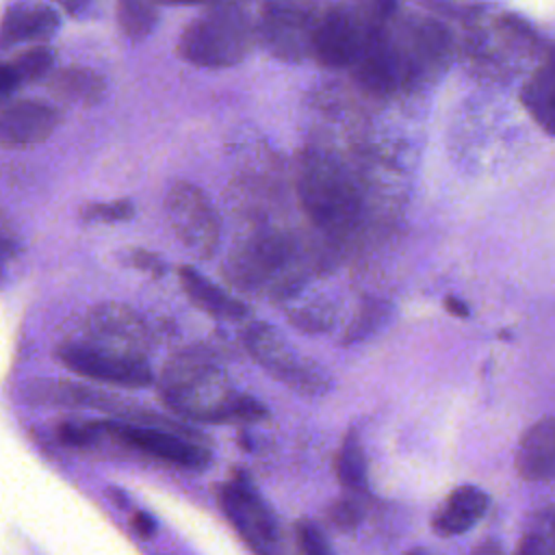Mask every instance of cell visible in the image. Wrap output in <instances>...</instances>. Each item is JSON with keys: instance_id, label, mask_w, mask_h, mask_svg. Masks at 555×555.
Wrapping results in <instances>:
<instances>
[{"instance_id": "obj_30", "label": "cell", "mask_w": 555, "mask_h": 555, "mask_svg": "<svg viewBox=\"0 0 555 555\" xmlns=\"http://www.w3.org/2000/svg\"><path fill=\"white\" fill-rule=\"evenodd\" d=\"M542 548H544L542 540L535 533H527L520 540V544L516 548V555H542Z\"/></svg>"}, {"instance_id": "obj_12", "label": "cell", "mask_w": 555, "mask_h": 555, "mask_svg": "<svg viewBox=\"0 0 555 555\" xmlns=\"http://www.w3.org/2000/svg\"><path fill=\"white\" fill-rule=\"evenodd\" d=\"M293 256L295 249L282 236H260L241 245L238 251L232 256V280L245 288L273 284L278 280L275 275H286Z\"/></svg>"}, {"instance_id": "obj_34", "label": "cell", "mask_w": 555, "mask_h": 555, "mask_svg": "<svg viewBox=\"0 0 555 555\" xmlns=\"http://www.w3.org/2000/svg\"><path fill=\"white\" fill-rule=\"evenodd\" d=\"M551 535H553V548H555V516H553V522H551Z\"/></svg>"}, {"instance_id": "obj_13", "label": "cell", "mask_w": 555, "mask_h": 555, "mask_svg": "<svg viewBox=\"0 0 555 555\" xmlns=\"http://www.w3.org/2000/svg\"><path fill=\"white\" fill-rule=\"evenodd\" d=\"M89 340L87 345L124 353V356H143L145 327L141 319L126 306L104 304L89 314L87 321Z\"/></svg>"}, {"instance_id": "obj_11", "label": "cell", "mask_w": 555, "mask_h": 555, "mask_svg": "<svg viewBox=\"0 0 555 555\" xmlns=\"http://www.w3.org/2000/svg\"><path fill=\"white\" fill-rule=\"evenodd\" d=\"M59 360L80 377L128 386V388H143L154 382V373L145 358L139 356H124L106 349L91 347L87 343H69L59 347Z\"/></svg>"}, {"instance_id": "obj_4", "label": "cell", "mask_w": 555, "mask_h": 555, "mask_svg": "<svg viewBox=\"0 0 555 555\" xmlns=\"http://www.w3.org/2000/svg\"><path fill=\"white\" fill-rule=\"evenodd\" d=\"M399 7L392 2H338L323 7L312 56L325 67H356Z\"/></svg>"}, {"instance_id": "obj_22", "label": "cell", "mask_w": 555, "mask_h": 555, "mask_svg": "<svg viewBox=\"0 0 555 555\" xmlns=\"http://www.w3.org/2000/svg\"><path fill=\"white\" fill-rule=\"evenodd\" d=\"M117 26L130 41H143L158 22V9L152 2L124 0L117 4Z\"/></svg>"}, {"instance_id": "obj_33", "label": "cell", "mask_w": 555, "mask_h": 555, "mask_svg": "<svg viewBox=\"0 0 555 555\" xmlns=\"http://www.w3.org/2000/svg\"><path fill=\"white\" fill-rule=\"evenodd\" d=\"M108 492H111L108 496H111V499H113V501H115L119 507H121V505H128V499L124 496V492H119V490H115V488H111Z\"/></svg>"}, {"instance_id": "obj_3", "label": "cell", "mask_w": 555, "mask_h": 555, "mask_svg": "<svg viewBox=\"0 0 555 555\" xmlns=\"http://www.w3.org/2000/svg\"><path fill=\"white\" fill-rule=\"evenodd\" d=\"M258 24L243 4H210L180 33L176 54L195 67H230L254 48Z\"/></svg>"}, {"instance_id": "obj_28", "label": "cell", "mask_w": 555, "mask_h": 555, "mask_svg": "<svg viewBox=\"0 0 555 555\" xmlns=\"http://www.w3.org/2000/svg\"><path fill=\"white\" fill-rule=\"evenodd\" d=\"M382 304L379 301H375V306H373V310H360V314L356 317V321H353V325L349 327V336H347V340H358V338H362L366 332H371V327L375 325V323H371V319H377V321H382Z\"/></svg>"}, {"instance_id": "obj_21", "label": "cell", "mask_w": 555, "mask_h": 555, "mask_svg": "<svg viewBox=\"0 0 555 555\" xmlns=\"http://www.w3.org/2000/svg\"><path fill=\"white\" fill-rule=\"evenodd\" d=\"M334 473H336V479L340 481V486L345 490H349L351 494L362 496L369 492L366 455L362 451V444H360L356 431H349L343 438L340 449L334 457Z\"/></svg>"}, {"instance_id": "obj_8", "label": "cell", "mask_w": 555, "mask_h": 555, "mask_svg": "<svg viewBox=\"0 0 555 555\" xmlns=\"http://www.w3.org/2000/svg\"><path fill=\"white\" fill-rule=\"evenodd\" d=\"M165 215L176 238L197 258H210L219 247V217L206 195L191 182H176L165 197Z\"/></svg>"}, {"instance_id": "obj_7", "label": "cell", "mask_w": 555, "mask_h": 555, "mask_svg": "<svg viewBox=\"0 0 555 555\" xmlns=\"http://www.w3.org/2000/svg\"><path fill=\"white\" fill-rule=\"evenodd\" d=\"M102 423L108 438L171 466L199 470L212 460L208 447L202 444V436L197 431L191 434L158 425H137L117 418H106Z\"/></svg>"}, {"instance_id": "obj_32", "label": "cell", "mask_w": 555, "mask_h": 555, "mask_svg": "<svg viewBox=\"0 0 555 555\" xmlns=\"http://www.w3.org/2000/svg\"><path fill=\"white\" fill-rule=\"evenodd\" d=\"M470 555H503V551L496 540H483Z\"/></svg>"}, {"instance_id": "obj_23", "label": "cell", "mask_w": 555, "mask_h": 555, "mask_svg": "<svg viewBox=\"0 0 555 555\" xmlns=\"http://www.w3.org/2000/svg\"><path fill=\"white\" fill-rule=\"evenodd\" d=\"M61 444L72 449H89L108 436L102 421H61L54 429Z\"/></svg>"}, {"instance_id": "obj_16", "label": "cell", "mask_w": 555, "mask_h": 555, "mask_svg": "<svg viewBox=\"0 0 555 555\" xmlns=\"http://www.w3.org/2000/svg\"><path fill=\"white\" fill-rule=\"evenodd\" d=\"M490 496L477 486H460L451 490L444 503L431 518L434 533L442 538L466 533L473 525H477L488 512Z\"/></svg>"}, {"instance_id": "obj_19", "label": "cell", "mask_w": 555, "mask_h": 555, "mask_svg": "<svg viewBox=\"0 0 555 555\" xmlns=\"http://www.w3.org/2000/svg\"><path fill=\"white\" fill-rule=\"evenodd\" d=\"M48 91L63 102L91 106L104 95V78L89 67H59L48 76Z\"/></svg>"}, {"instance_id": "obj_6", "label": "cell", "mask_w": 555, "mask_h": 555, "mask_svg": "<svg viewBox=\"0 0 555 555\" xmlns=\"http://www.w3.org/2000/svg\"><path fill=\"white\" fill-rule=\"evenodd\" d=\"M245 345L251 358L288 388L308 397L327 392V375L314 362L297 353L269 323L249 325L245 332Z\"/></svg>"}, {"instance_id": "obj_27", "label": "cell", "mask_w": 555, "mask_h": 555, "mask_svg": "<svg viewBox=\"0 0 555 555\" xmlns=\"http://www.w3.org/2000/svg\"><path fill=\"white\" fill-rule=\"evenodd\" d=\"M124 262L139 269V271H145L154 278H160L167 273V264L160 256L152 254V251H145V249H130L124 254Z\"/></svg>"}, {"instance_id": "obj_25", "label": "cell", "mask_w": 555, "mask_h": 555, "mask_svg": "<svg viewBox=\"0 0 555 555\" xmlns=\"http://www.w3.org/2000/svg\"><path fill=\"white\" fill-rule=\"evenodd\" d=\"M134 217V204L130 199H113L100 204H87L82 208L85 221H104V223H119Z\"/></svg>"}, {"instance_id": "obj_15", "label": "cell", "mask_w": 555, "mask_h": 555, "mask_svg": "<svg viewBox=\"0 0 555 555\" xmlns=\"http://www.w3.org/2000/svg\"><path fill=\"white\" fill-rule=\"evenodd\" d=\"M516 470L527 481L555 479V416L531 425L516 451Z\"/></svg>"}, {"instance_id": "obj_29", "label": "cell", "mask_w": 555, "mask_h": 555, "mask_svg": "<svg viewBox=\"0 0 555 555\" xmlns=\"http://www.w3.org/2000/svg\"><path fill=\"white\" fill-rule=\"evenodd\" d=\"M130 529L139 540H150L156 533V520L152 514L139 509L130 516Z\"/></svg>"}, {"instance_id": "obj_35", "label": "cell", "mask_w": 555, "mask_h": 555, "mask_svg": "<svg viewBox=\"0 0 555 555\" xmlns=\"http://www.w3.org/2000/svg\"><path fill=\"white\" fill-rule=\"evenodd\" d=\"M401 555H425L423 551H405V553H401Z\"/></svg>"}, {"instance_id": "obj_20", "label": "cell", "mask_w": 555, "mask_h": 555, "mask_svg": "<svg viewBox=\"0 0 555 555\" xmlns=\"http://www.w3.org/2000/svg\"><path fill=\"white\" fill-rule=\"evenodd\" d=\"M54 63V50L48 46H33L13 59L4 61L0 67V91L2 100L9 102V98L26 82L43 78Z\"/></svg>"}, {"instance_id": "obj_5", "label": "cell", "mask_w": 555, "mask_h": 555, "mask_svg": "<svg viewBox=\"0 0 555 555\" xmlns=\"http://www.w3.org/2000/svg\"><path fill=\"white\" fill-rule=\"evenodd\" d=\"M217 503L254 555H288L280 525L245 470L215 488Z\"/></svg>"}, {"instance_id": "obj_18", "label": "cell", "mask_w": 555, "mask_h": 555, "mask_svg": "<svg viewBox=\"0 0 555 555\" xmlns=\"http://www.w3.org/2000/svg\"><path fill=\"white\" fill-rule=\"evenodd\" d=\"M61 17L50 4H11L2 17V48L46 41L59 30Z\"/></svg>"}, {"instance_id": "obj_14", "label": "cell", "mask_w": 555, "mask_h": 555, "mask_svg": "<svg viewBox=\"0 0 555 555\" xmlns=\"http://www.w3.org/2000/svg\"><path fill=\"white\" fill-rule=\"evenodd\" d=\"M61 121L56 106L41 100L4 102L0 141L4 147H26L46 141Z\"/></svg>"}, {"instance_id": "obj_2", "label": "cell", "mask_w": 555, "mask_h": 555, "mask_svg": "<svg viewBox=\"0 0 555 555\" xmlns=\"http://www.w3.org/2000/svg\"><path fill=\"white\" fill-rule=\"evenodd\" d=\"M163 403L178 416L206 423H258L269 410L247 392L232 388L223 371L202 351H178L158 377Z\"/></svg>"}, {"instance_id": "obj_24", "label": "cell", "mask_w": 555, "mask_h": 555, "mask_svg": "<svg viewBox=\"0 0 555 555\" xmlns=\"http://www.w3.org/2000/svg\"><path fill=\"white\" fill-rule=\"evenodd\" d=\"M295 540H297L299 555H334L325 533L319 529V525H314L308 518L297 520Z\"/></svg>"}, {"instance_id": "obj_26", "label": "cell", "mask_w": 555, "mask_h": 555, "mask_svg": "<svg viewBox=\"0 0 555 555\" xmlns=\"http://www.w3.org/2000/svg\"><path fill=\"white\" fill-rule=\"evenodd\" d=\"M327 518L332 520L334 527L347 531V529H353L362 522L364 518V505L362 501L358 499V494H349V496H340L336 499L332 505H330V512H327Z\"/></svg>"}, {"instance_id": "obj_1", "label": "cell", "mask_w": 555, "mask_h": 555, "mask_svg": "<svg viewBox=\"0 0 555 555\" xmlns=\"http://www.w3.org/2000/svg\"><path fill=\"white\" fill-rule=\"evenodd\" d=\"M397 11L369 54L353 67L360 85L375 93L414 87L434 69L442 67L451 50L449 33L440 22L416 15L399 17Z\"/></svg>"}, {"instance_id": "obj_17", "label": "cell", "mask_w": 555, "mask_h": 555, "mask_svg": "<svg viewBox=\"0 0 555 555\" xmlns=\"http://www.w3.org/2000/svg\"><path fill=\"white\" fill-rule=\"evenodd\" d=\"M178 280L189 301L195 308L204 310L206 314L223 321H241L247 314V306L243 301H238L219 284L202 275L195 267L191 264L178 267Z\"/></svg>"}, {"instance_id": "obj_31", "label": "cell", "mask_w": 555, "mask_h": 555, "mask_svg": "<svg viewBox=\"0 0 555 555\" xmlns=\"http://www.w3.org/2000/svg\"><path fill=\"white\" fill-rule=\"evenodd\" d=\"M444 308H447V312H451L453 317H468V306L462 301V299H457V297H453V295H447L444 297Z\"/></svg>"}, {"instance_id": "obj_10", "label": "cell", "mask_w": 555, "mask_h": 555, "mask_svg": "<svg viewBox=\"0 0 555 555\" xmlns=\"http://www.w3.org/2000/svg\"><path fill=\"white\" fill-rule=\"evenodd\" d=\"M301 197L310 217L323 228H343L358 210V197L345 173L325 160H312L301 180Z\"/></svg>"}, {"instance_id": "obj_9", "label": "cell", "mask_w": 555, "mask_h": 555, "mask_svg": "<svg viewBox=\"0 0 555 555\" xmlns=\"http://www.w3.org/2000/svg\"><path fill=\"white\" fill-rule=\"evenodd\" d=\"M323 7L310 2H269L262 7L258 35L271 54L301 61L312 54L317 22Z\"/></svg>"}]
</instances>
